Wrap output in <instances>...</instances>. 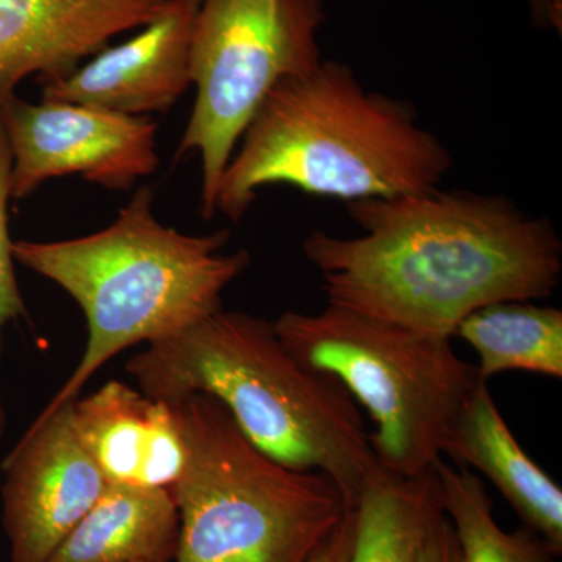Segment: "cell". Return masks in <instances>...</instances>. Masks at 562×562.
<instances>
[{"instance_id":"7","label":"cell","mask_w":562,"mask_h":562,"mask_svg":"<svg viewBox=\"0 0 562 562\" xmlns=\"http://www.w3.org/2000/svg\"><path fill=\"white\" fill-rule=\"evenodd\" d=\"M322 0H202L191 44L194 110L179 157L202 161V216L216 213L217 187L262 101L280 81L321 65Z\"/></svg>"},{"instance_id":"10","label":"cell","mask_w":562,"mask_h":562,"mask_svg":"<svg viewBox=\"0 0 562 562\" xmlns=\"http://www.w3.org/2000/svg\"><path fill=\"white\" fill-rule=\"evenodd\" d=\"M202 0H168L165 9L120 46L44 81L43 101L77 103L127 116L165 113L191 85V44Z\"/></svg>"},{"instance_id":"17","label":"cell","mask_w":562,"mask_h":562,"mask_svg":"<svg viewBox=\"0 0 562 562\" xmlns=\"http://www.w3.org/2000/svg\"><path fill=\"white\" fill-rule=\"evenodd\" d=\"M432 471L441 487L442 512L457 539L458 562H558L560 554L530 528L503 530L479 475L442 458Z\"/></svg>"},{"instance_id":"13","label":"cell","mask_w":562,"mask_h":562,"mask_svg":"<svg viewBox=\"0 0 562 562\" xmlns=\"http://www.w3.org/2000/svg\"><path fill=\"white\" fill-rule=\"evenodd\" d=\"M475 469L497 487L524 527L562 553V490L525 453L486 382L472 392L443 436L441 457Z\"/></svg>"},{"instance_id":"6","label":"cell","mask_w":562,"mask_h":562,"mask_svg":"<svg viewBox=\"0 0 562 562\" xmlns=\"http://www.w3.org/2000/svg\"><path fill=\"white\" fill-rule=\"evenodd\" d=\"M273 328L295 360L338 380L360 403L375 425L376 461L405 479L432 471L443 436L483 382L450 338L335 303L316 314L283 313Z\"/></svg>"},{"instance_id":"3","label":"cell","mask_w":562,"mask_h":562,"mask_svg":"<svg viewBox=\"0 0 562 562\" xmlns=\"http://www.w3.org/2000/svg\"><path fill=\"white\" fill-rule=\"evenodd\" d=\"M241 138L216 194L233 222L269 184L347 203L395 199L439 190L453 165L414 106L366 90L339 61L280 81Z\"/></svg>"},{"instance_id":"14","label":"cell","mask_w":562,"mask_h":562,"mask_svg":"<svg viewBox=\"0 0 562 562\" xmlns=\"http://www.w3.org/2000/svg\"><path fill=\"white\" fill-rule=\"evenodd\" d=\"M179 528L171 491L109 484L46 562H171Z\"/></svg>"},{"instance_id":"12","label":"cell","mask_w":562,"mask_h":562,"mask_svg":"<svg viewBox=\"0 0 562 562\" xmlns=\"http://www.w3.org/2000/svg\"><path fill=\"white\" fill-rule=\"evenodd\" d=\"M74 427L109 484L169 490L188 460L176 408L120 380L76 398Z\"/></svg>"},{"instance_id":"15","label":"cell","mask_w":562,"mask_h":562,"mask_svg":"<svg viewBox=\"0 0 562 562\" xmlns=\"http://www.w3.org/2000/svg\"><path fill=\"white\" fill-rule=\"evenodd\" d=\"M351 562H417L425 536L442 512L435 471L405 479L373 465L355 503Z\"/></svg>"},{"instance_id":"9","label":"cell","mask_w":562,"mask_h":562,"mask_svg":"<svg viewBox=\"0 0 562 562\" xmlns=\"http://www.w3.org/2000/svg\"><path fill=\"white\" fill-rule=\"evenodd\" d=\"M74 401L35 420L3 460L2 524L11 562H46L106 490L81 446Z\"/></svg>"},{"instance_id":"21","label":"cell","mask_w":562,"mask_h":562,"mask_svg":"<svg viewBox=\"0 0 562 562\" xmlns=\"http://www.w3.org/2000/svg\"><path fill=\"white\" fill-rule=\"evenodd\" d=\"M532 9H535V13L538 16H541L542 20H549V18H553L554 13L552 7H550V0H531Z\"/></svg>"},{"instance_id":"4","label":"cell","mask_w":562,"mask_h":562,"mask_svg":"<svg viewBox=\"0 0 562 562\" xmlns=\"http://www.w3.org/2000/svg\"><path fill=\"white\" fill-rule=\"evenodd\" d=\"M150 188L136 192L117 220L94 235L55 243H13L14 261L46 277L79 303L88 341L76 371L35 420L76 401L111 358L151 344L222 310V292L250 257L222 254L231 232L192 236L151 213Z\"/></svg>"},{"instance_id":"20","label":"cell","mask_w":562,"mask_h":562,"mask_svg":"<svg viewBox=\"0 0 562 562\" xmlns=\"http://www.w3.org/2000/svg\"><path fill=\"white\" fill-rule=\"evenodd\" d=\"M417 562H458L457 539L446 513H439L432 520Z\"/></svg>"},{"instance_id":"16","label":"cell","mask_w":562,"mask_h":562,"mask_svg":"<svg viewBox=\"0 0 562 562\" xmlns=\"http://www.w3.org/2000/svg\"><path fill=\"white\" fill-rule=\"evenodd\" d=\"M453 336L479 355L483 382L509 371L562 379V312L553 306L491 303L464 317Z\"/></svg>"},{"instance_id":"2","label":"cell","mask_w":562,"mask_h":562,"mask_svg":"<svg viewBox=\"0 0 562 562\" xmlns=\"http://www.w3.org/2000/svg\"><path fill=\"white\" fill-rule=\"evenodd\" d=\"M125 371L158 401L216 398L258 450L294 471L324 473L349 508L379 462L346 387L295 360L262 317L211 313L147 344Z\"/></svg>"},{"instance_id":"19","label":"cell","mask_w":562,"mask_h":562,"mask_svg":"<svg viewBox=\"0 0 562 562\" xmlns=\"http://www.w3.org/2000/svg\"><path fill=\"white\" fill-rule=\"evenodd\" d=\"M355 542V508H347L342 519L316 547L306 562H351Z\"/></svg>"},{"instance_id":"18","label":"cell","mask_w":562,"mask_h":562,"mask_svg":"<svg viewBox=\"0 0 562 562\" xmlns=\"http://www.w3.org/2000/svg\"><path fill=\"white\" fill-rule=\"evenodd\" d=\"M11 169L13 157L5 128L0 121V355H2V331L10 321L25 316L20 284L14 272L13 241L9 232V202L11 199ZM7 430V413L3 406L0 384V441Z\"/></svg>"},{"instance_id":"5","label":"cell","mask_w":562,"mask_h":562,"mask_svg":"<svg viewBox=\"0 0 562 562\" xmlns=\"http://www.w3.org/2000/svg\"><path fill=\"white\" fill-rule=\"evenodd\" d=\"M188 460L171 494L179 541L171 562H306L349 506L327 475L273 461L216 398L171 403Z\"/></svg>"},{"instance_id":"1","label":"cell","mask_w":562,"mask_h":562,"mask_svg":"<svg viewBox=\"0 0 562 562\" xmlns=\"http://www.w3.org/2000/svg\"><path fill=\"white\" fill-rule=\"evenodd\" d=\"M347 210L361 236L314 231L302 246L328 303L452 339L475 310L542 301L560 284L553 225L503 195L436 190Z\"/></svg>"},{"instance_id":"8","label":"cell","mask_w":562,"mask_h":562,"mask_svg":"<svg viewBox=\"0 0 562 562\" xmlns=\"http://www.w3.org/2000/svg\"><path fill=\"white\" fill-rule=\"evenodd\" d=\"M0 121L13 157L14 201L70 173L110 190H131L160 162L157 124L147 116L66 102L33 105L13 95L0 106Z\"/></svg>"},{"instance_id":"11","label":"cell","mask_w":562,"mask_h":562,"mask_svg":"<svg viewBox=\"0 0 562 562\" xmlns=\"http://www.w3.org/2000/svg\"><path fill=\"white\" fill-rule=\"evenodd\" d=\"M168 0H0V106L25 77L79 68L120 33L149 24Z\"/></svg>"}]
</instances>
